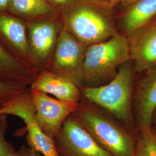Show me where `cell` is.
Returning <instances> with one entry per match:
<instances>
[{"instance_id":"obj_3","label":"cell","mask_w":156,"mask_h":156,"mask_svg":"<svg viewBox=\"0 0 156 156\" xmlns=\"http://www.w3.org/2000/svg\"><path fill=\"white\" fill-rule=\"evenodd\" d=\"M133 81L132 68L127 62L120 67L108 83L80 89L90 102L111 114L130 130L136 132L133 113Z\"/></svg>"},{"instance_id":"obj_26","label":"cell","mask_w":156,"mask_h":156,"mask_svg":"<svg viewBox=\"0 0 156 156\" xmlns=\"http://www.w3.org/2000/svg\"><path fill=\"white\" fill-rule=\"evenodd\" d=\"M6 117V115H5L0 113V122H2V120H4V119H5Z\"/></svg>"},{"instance_id":"obj_17","label":"cell","mask_w":156,"mask_h":156,"mask_svg":"<svg viewBox=\"0 0 156 156\" xmlns=\"http://www.w3.org/2000/svg\"><path fill=\"white\" fill-rule=\"evenodd\" d=\"M133 156H156V129L153 125L137 128Z\"/></svg>"},{"instance_id":"obj_6","label":"cell","mask_w":156,"mask_h":156,"mask_svg":"<svg viewBox=\"0 0 156 156\" xmlns=\"http://www.w3.org/2000/svg\"><path fill=\"white\" fill-rule=\"evenodd\" d=\"M87 47L63 28L46 70L67 79L79 87H82Z\"/></svg>"},{"instance_id":"obj_25","label":"cell","mask_w":156,"mask_h":156,"mask_svg":"<svg viewBox=\"0 0 156 156\" xmlns=\"http://www.w3.org/2000/svg\"><path fill=\"white\" fill-rule=\"evenodd\" d=\"M154 123L155 126L156 127V109L155 112H154V115H153V122H152V125Z\"/></svg>"},{"instance_id":"obj_11","label":"cell","mask_w":156,"mask_h":156,"mask_svg":"<svg viewBox=\"0 0 156 156\" xmlns=\"http://www.w3.org/2000/svg\"><path fill=\"white\" fill-rule=\"evenodd\" d=\"M127 37L135 72L156 66V16Z\"/></svg>"},{"instance_id":"obj_28","label":"cell","mask_w":156,"mask_h":156,"mask_svg":"<svg viewBox=\"0 0 156 156\" xmlns=\"http://www.w3.org/2000/svg\"><path fill=\"white\" fill-rule=\"evenodd\" d=\"M15 156V154H13V155H12V156Z\"/></svg>"},{"instance_id":"obj_14","label":"cell","mask_w":156,"mask_h":156,"mask_svg":"<svg viewBox=\"0 0 156 156\" xmlns=\"http://www.w3.org/2000/svg\"><path fill=\"white\" fill-rule=\"evenodd\" d=\"M37 73L13 56L0 43V82L30 87Z\"/></svg>"},{"instance_id":"obj_15","label":"cell","mask_w":156,"mask_h":156,"mask_svg":"<svg viewBox=\"0 0 156 156\" xmlns=\"http://www.w3.org/2000/svg\"><path fill=\"white\" fill-rule=\"evenodd\" d=\"M125 6L120 22L127 37L156 16V0H135Z\"/></svg>"},{"instance_id":"obj_24","label":"cell","mask_w":156,"mask_h":156,"mask_svg":"<svg viewBox=\"0 0 156 156\" xmlns=\"http://www.w3.org/2000/svg\"><path fill=\"white\" fill-rule=\"evenodd\" d=\"M135 0H122L121 4H123V5L124 6L127 5L128 4H129L130 3L133 2Z\"/></svg>"},{"instance_id":"obj_20","label":"cell","mask_w":156,"mask_h":156,"mask_svg":"<svg viewBox=\"0 0 156 156\" xmlns=\"http://www.w3.org/2000/svg\"><path fill=\"white\" fill-rule=\"evenodd\" d=\"M56 11L59 12L63 8L69 5L76 0H45Z\"/></svg>"},{"instance_id":"obj_23","label":"cell","mask_w":156,"mask_h":156,"mask_svg":"<svg viewBox=\"0 0 156 156\" xmlns=\"http://www.w3.org/2000/svg\"><path fill=\"white\" fill-rule=\"evenodd\" d=\"M98 1L109 6L112 8H113L116 6L118 5L119 4H121L122 1V0H98Z\"/></svg>"},{"instance_id":"obj_4","label":"cell","mask_w":156,"mask_h":156,"mask_svg":"<svg viewBox=\"0 0 156 156\" xmlns=\"http://www.w3.org/2000/svg\"><path fill=\"white\" fill-rule=\"evenodd\" d=\"M129 60L128 38L124 34H117L106 41L90 45L84 62L83 86H99L113 79L117 67Z\"/></svg>"},{"instance_id":"obj_21","label":"cell","mask_w":156,"mask_h":156,"mask_svg":"<svg viewBox=\"0 0 156 156\" xmlns=\"http://www.w3.org/2000/svg\"><path fill=\"white\" fill-rule=\"evenodd\" d=\"M17 156H39V152L33 147H23Z\"/></svg>"},{"instance_id":"obj_8","label":"cell","mask_w":156,"mask_h":156,"mask_svg":"<svg viewBox=\"0 0 156 156\" xmlns=\"http://www.w3.org/2000/svg\"><path fill=\"white\" fill-rule=\"evenodd\" d=\"M30 89L37 123L43 133L54 140L60 134L65 120L78 109L79 103L60 100Z\"/></svg>"},{"instance_id":"obj_7","label":"cell","mask_w":156,"mask_h":156,"mask_svg":"<svg viewBox=\"0 0 156 156\" xmlns=\"http://www.w3.org/2000/svg\"><path fill=\"white\" fill-rule=\"evenodd\" d=\"M35 112L29 87L0 109V113L15 116L24 122L31 147L44 156H53L57 153L55 140L44 134L39 127L35 118Z\"/></svg>"},{"instance_id":"obj_5","label":"cell","mask_w":156,"mask_h":156,"mask_svg":"<svg viewBox=\"0 0 156 156\" xmlns=\"http://www.w3.org/2000/svg\"><path fill=\"white\" fill-rule=\"evenodd\" d=\"M63 28L58 12L27 23L28 46L38 74L46 69Z\"/></svg>"},{"instance_id":"obj_1","label":"cell","mask_w":156,"mask_h":156,"mask_svg":"<svg viewBox=\"0 0 156 156\" xmlns=\"http://www.w3.org/2000/svg\"><path fill=\"white\" fill-rule=\"evenodd\" d=\"M112 9L98 0H76L58 13L64 28L89 46L119 33Z\"/></svg>"},{"instance_id":"obj_16","label":"cell","mask_w":156,"mask_h":156,"mask_svg":"<svg viewBox=\"0 0 156 156\" xmlns=\"http://www.w3.org/2000/svg\"><path fill=\"white\" fill-rule=\"evenodd\" d=\"M8 12L27 23L58 12L45 0H10Z\"/></svg>"},{"instance_id":"obj_13","label":"cell","mask_w":156,"mask_h":156,"mask_svg":"<svg viewBox=\"0 0 156 156\" xmlns=\"http://www.w3.org/2000/svg\"><path fill=\"white\" fill-rule=\"evenodd\" d=\"M29 87L64 101L79 103L82 98L81 90L76 84L48 70L39 73Z\"/></svg>"},{"instance_id":"obj_10","label":"cell","mask_w":156,"mask_h":156,"mask_svg":"<svg viewBox=\"0 0 156 156\" xmlns=\"http://www.w3.org/2000/svg\"><path fill=\"white\" fill-rule=\"evenodd\" d=\"M0 43L13 56L35 71L24 21L9 12L0 13Z\"/></svg>"},{"instance_id":"obj_2","label":"cell","mask_w":156,"mask_h":156,"mask_svg":"<svg viewBox=\"0 0 156 156\" xmlns=\"http://www.w3.org/2000/svg\"><path fill=\"white\" fill-rule=\"evenodd\" d=\"M91 104L79 102L73 116L112 156H133L136 132L130 130L104 109Z\"/></svg>"},{"instance_id":"obj_12","label":"cell","mask_w":156,"mask_h":156,"mask_svg":"<svg viewBox=\"0 0 156 156\" xmlns=\"http://www.w3.org/2000/svg\"><path fill=\"white\" fill-rule=\"evenodd\" d=\"M142 73L133 98V113L137 128L151 126L156 109V66Z\"/></svg>"},{"instance_id":"obj_18","label":"cell","mask_w":156,"mask_h":156,"mask_svg":"<svg viewBox=\"0 0 156 156\" xmlns=\"http://www.w3.org/2000/svg\"><path fill=\"white\" fill-rule=\"evenodd\" d=\"M28 87L0 82V109L8 101L22 93Z\"/></svg>"},{"instance_id":"obj_22","label":"cell","mask_w":156,"mask_h":156,"mask_svg":"<svg viewBox=\"0 0 156 156\" xmlns=\"http://www.w3.org/2000/svg\"><path fill=\"white\" fill-rule=\"evenodd\" d=\"M10 0H0V13L8 12V6Z\"/></svg>"},{"instance_id":"obj_27","label":"cell","mask_w":156,"mask_h":156,"mask_svg":"<svg viewBox=\"0 0 156 156\" xmlns=\"http://www.w3.org/2000/svg\"><path fill=\"white\" fill-rule=\"evenodd\" d=\"M59 156V154H58V152H57V153H56V154H54V155H53V156Z\"/></svg>"},{"instance_id":"obj_9","label":"cell","mask_w":156,"mask_h":156,"mask_svg":"<svg viewBox=\"0 0 156 156\" xmlns=\"http://www.w3.org/2000/svg\"><path fill=\"white\" fill-rule=\"evenodd\" d=\"M55 139L60 156H112L99 145L73 115L65 120Z\"/></svg>"},{"instance_id":"obj_19","label":"cell","mask_w":156,"mask_h":156,"mask_svg":"<svg viewBox=\"0 0 156 156\" xmlns=\"http://www.w3.org/2000/svg\"><path fill=\"white\" fill-rule=\"evenodd\" d=\"M6 119L0 122V156L15 154L13 149L5 138Z\"/></svg>"}]
</instances>
